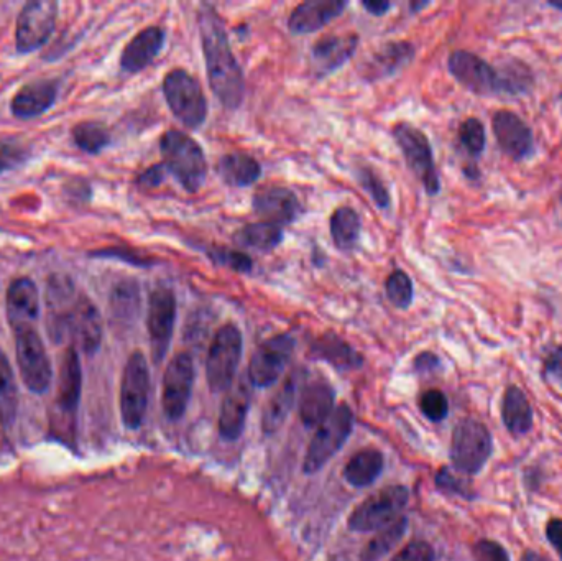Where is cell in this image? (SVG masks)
<instances>
[{"mask_svg":"<svg viewBox=\"0 0 562 561\" xmlns=\"http://www.w3.org/2000/svg\"><path fill=\"white\" fill-rule=\"evenodd\" d=\"M165 167L188 193L201 190L208 178V160L191 135L181 130H168L160 140Z\"/></svg>","mask_w":562,"mask_h":561,"instance_id":"obj_2","label":"cell"},{"mask_svg":"<svg viewBox=\"0 0 562 561\" xmlns=\"http://www.w3.org/2000/svg\"><path fill=\"white\" fill-rule=\"evenodd\" d=\"M475 561H510L507 550L493 540H479L472 548Z\"/></svg>","mask_w":562,"mask_h":561,"instance_id":"obj_49","label":"cell"},{"mask_svg":"<svg viewBox=\"0 0 562 561\" xmlns=\"http://www.w3.org/2000/svg\"><path fill=\"white\" fill-rule=\"evenodd\" d=\"M500 76V93L525 94L533 86V73L521 61L510 60L498 70Z\"/></svg>","mask_w":562,"mask_h":561,"instance_id":"obj_40","label":"cell"},{"mask_svg":"<svg viewBox=\"0 0 562 561\" xmlns=\"http://www.w3.org/2000/svg\"><path fill=\"white\" fill-rule=\"evenodd\" d=\"M244 341L234 323L222 326L212 339L206 359V379L212 392H226L234 384L239 369Z\"/></svg>","mask_w":562,"mask_h":561,"instance_id":"obj_5","label":"cell"},{"mask_svg":"<svg viewBox=\"0 0 562 561\" xmlns=\"http://www.w3.org/2000/svg\"><path fill=\"white\" fill-rule=\"evenodd\" d=\"M208 255L214 264L222 265L239 274H250L254 269V260L250 259V255L245 252L231 251L226 247L216 246L209 249Z\"/></svg>","mask_w":562,"mask_h":561,"instance_id":"obj_44","label":"cell"},{"mask_svg":"<svg viewBox=\"0 0 562 561\" xmlns=\"http://www.w3.org/2000/svg\"><path fill=\"white\" fill-rule=\"evenodd\" d=\"M73 282L66 275H53L47 287V330L55 343L68 336V320L78 300Z\"/></svg>","mask_w":562,"mask_h":561,"instance_id":"obj_17","label":"cell"},{"mask_svg":"<svg viewBox=\"0 0 562 561\" xmlns=\"http://www.w3.org/2000/svg\"><path fill=\"white\" fill-rule=\"evenodd\" d=\"M360 224L359 214L354 209L342 206L337 208L331 216L332 242L339 251H352L359 241Z\"/></svg>","mask_w":562,"mask_h":561,"instance_id":"obj_37","label":"cell"},{"mask_svg":"<svg viewBox=\"0 0 562 561\" xmlns=\"http://www.w3.org/2000/svg\"><path fill=\"white\" fill-rule=\"evenodd\" d=\"M165 45V30L160 27H148L137 33L120 56V68L125 73H139L145 70Z\"/></svg>","mask_w":562,"mask_h":561,"instance_id":"obj_23","label":"cell"},{"mask_svg":"<svg viewBox=\"0 0 562 561\" xmlns=\"http://www.w3.org/2000/svg\"><path fill=\"white\" fill-rule=\"evenodd\" d=\"M493 453V438L489 428L475 418L457 423L451 438V463L457 473L475 476L489 463Z\"/></svg>","mask_w":562,"mask_h":561,"instance_id":"obj_3","label":"cell"},{"mask_svg":"<svg viewBox=\"0 0 562 561\" xmlns=\"http://www.w3.org/2000/svg\"><path fill=\"white\" fill-rule=\"evenodd\" d=\"M28 157V147L17 139L0 140V173L19 167Z\"/></svg>","mask_w":562,"mask_h":561,"instance_id":"obj_46","label":"cell"},{"mask_svg":"<svg viewBox=\"0 0 562 561\" xmlns=\"http://www.w3.org/2000/svg\"><path fill=\"white\" fill-rule=\"evenodd\" d=\"M298 387H300V376L293 374V376L286 379L280 392L270 400L267 410L263 413V430L265 432H275V430L280 428L281 423L285 422V418L288 417V413L291 412V408L295 405Z\"/></svg>","mask_w":562,"mask_h":561,"instance_id":"obj_35","label":"cell"},{"mask_svg":"<svg viewBox=\"0 0 562 561\" xmlns=\"http://www.w3.org/2000/svg\"><path fill=\"white\" fill-rule=\"evenodd\" d=\"M19 408V390L9 357L0 349V423L9 428L14 425Z\"/></svg>","mask_w":562,"mask_h":561,"instance_id":"obj_36","label":"cell"},{"mask_svg":"<svg viewBox=\"0 0 562 561\" xmlns=\"http://www.w3.org/2000/svg\"><path fill=\"white\" fill-rule=\"evenodd\" d=\"M355 177L359 181L360 186L369 193L370 198L377 204L380 209L390 208L392 198H390V191L383 183L382 178L378 177L377 173L369 167H359L355 170Z\"/></svg>","mask_w":562,"mask_h":561,"instance_id":"obj_42","label":"cell"},{"mask_svg":"<svg viewBox=\"0 0 562 561\" xmlns=\"http://www.w3.org/2000/svg\"><path fill=\"white\" fill-rule=\"evenodd\" d=\"M436 560V553L434 548L424 540H415V542L408 543L403 550L392 558V561H434Z\"/></svg>","mask_w":562,"mask_h":561,"instance_id":"obj_47","label":"cell"},{"mask_svg":"<svg viewBox=\"0 0 562 561\" xmlns=\"http://www.w3.org/2000/svg\"><path fill=\"white\" fill-rule=\"evenodd\" d=\"M502 420L508 432L515 436L526 435L533 428L535 417L530 400L516 385H510L503 395Z\"/></svg>","mask_w":562,"mask_h":561,"instance_id":"obj_30","label":"cell"},{"mask_svg":"<svg viewBox=\"0 0 562 561\" xmlns=\"http://www.w3.org/2000/svg\"><path fill=\"white\" fill-rule=\"evenodd\" d=\"M234 242L244 249L270 252L283 242V229L270 223H252L234 234Z\"/></svg>","mask_w":562,"mask_h":561,"instance_id":"obj_34","label":"cell"},{"mask_svg":"<svg viewBox=\"0 0 562 561\" xmlns=\"http://www.w3.org/2000/svg\"><path fill=\"white\" fill-rule=\"evenodd\" d=\"M199 32L212 93L227 109H237L244 101V73L232 53L231 42L221 17L211 9L201 10Z\"/></svg>","mask_w":562,"mask_h":561,"instance_id":"obj_1","label":"cell"},{"mask_svg":"<svg viewBox=\"0 0 562 561\" xmlns=\"http://www.w3.org/2000/svg\"><path fill=\"white\" fill-rule=\"evenodd\" d=\"M385 468V459L377 450H362L355 453L344 468V479L354 487L374 484Z\"/></svg>","mask_w":562,"mask_h":561,"instance_id":"obj_32","label":"cell"},{"mask_svg":"<svg viewBox=\"0 0 562 561\" xmlns=\"http://www.w3.org/2000/svg\"><path fill=\"white\" fill-rule=\"evenodd\" d=\"M362 5H364V9L369 14L375 15V17H382L392 7V4L385 2V0H365V2H362Z\"/></svg>","mask_w":562,"mask_h":561,"instance_id":"obj_55","label":"cell"},{"mask_svg":"<svg viewBox=\"0 0 562 561\" xmlns=\"http://www.w3.org/2000/svg\"><path fill=\"white\" fill-rule=\"evenodd\" d=\"M194 362L188 353L176 354L166 367L163 377L162 405L166 418L180 420L193 394Z\"/></svg>","mask_w":562,"mask_h":561,"instance_id":"obj_14","label":"cell"},{"mask_svg":"<svg viewBox=\"0 0 562 561\" xmlns=\"http://www.w3.org/2000/svg\"><path fill=\"white\" fill-rule=\"evenodd\" d=\"M255 213L265 219V223L286 226L295 223L303 214V206L293 191L285 186H263L252 200Z\"/></svg>","mask_w":562,"mask_h":561,"instance_id":"obj_16","label":"cell"},{"mask_svg":"<svg viewBox=\"0 0 562 561\" xmlns=\"http://www.w3.org/2000/svg\"><path fill=\"white\" fill-rule=\"evenodd\" d=\"M336 392L323 379L308 382L300 395V418L306 428H319L334 412Z\"/></svg>","mask_w":562,"mask_h":561,"instance_id":"obj_24","label":"cell"},{"mask_svg":"<svg viewBox=\"0 0 562 561\" xmlns=\"http://www.w3.org/2000/svg\"><path fill=\"white\" fill-rule=\"evenodd\" d=\"M58 83L51 79H37L19 89L10 104L12 114L19 119H33L42 116L55 104Z\"/></svg>","mask_w":562,"mask_h":561,"instance_id":"obj_25","label":"cell"},{"mask_svg":"<svg viewBox=\"0 0 562 561\" xmlns=\"http://www.w3.org/2000/svg\"><path fill=\"white\" fill-rule=\"evenodd\" d=\"M520 561H551L548 557H544L543 553L535 552V550H526L521 555Z\"/></svg>","mask_w":562,"mask_h":561,"instance_id":"obj_56","label":"cell"},{"mask_svg":"<svg viewBox=\"0 0 562 561\" xmlns=\"http://www.w3.org/2000/svg\"><path fill=\"white\" fill-rule=\"evenodd\" d=\"M551 7H556V9L562 10V4H558V2H549Z\"/></svg>","mask_w":562,"mask_h":561,"instance_id":"obj_58","label":"cell"},{"mask_svg":"<svg viewBox=\"0 0 562 561\" xmlns=\"http://www.w3.org/2000/svg\"><path fill=\"white\" fill-rule=\"evenodd\" d=\"M68 336L78 343L86 354L96 353L102 341V318L91 300L79 295L68 320Z\"/></svg>","mask_w":562,"mask_h":561,"instance_id":"obj_20","label":"cell"},{"mask_svg":"<svg viewBox=\"0 0 562 561\" xmlns=\"http://www.w3.org/2000/svg\"><path fill=\"white\" fill-rule=\"evenodd\" d=\"M166 173H168V168L165 167V163H157L153 167L147 168L145 172L137 178V183L142 188H158L165 181Z\"/></svg>","mask_w":562,"mask_h":561,"instance_id":"obj_52","label":"cell"},{"mask_svg":"<svg viewBox=\"0 0 562 561\" xmlns=\"http://www.w3.org/2000/svg\"><path fill=\"white\" fill-rule=\"evenodd\" d=\"M217 173L226 185L245 188L258 181L262 175V167L247 153H227L217 163Z\"/></svg>","mask_w":562,"mask_h":561,"instance_id":"obj_31","label":"cell"},{"mask_svg":"<svg viewBox=\"0 0 562 561\" xmlns=\"http://www.w3.org/2000/svg\"><path fill=\"white\" fill-rule=\"evenodd\" d=\"M352 428H354V415L351 408L346 404L334 408L331 417L318 428V432L311 440L303 466L305 473L314 474L318 473L319 469H323L324 464L346 445Z\"/></svg>","mask_w":562,"mask_h":561,"instance_id":"obj_9","label":"cell"},{"mask_svg":"<svg viewBox=\"0 0 562 561\" xmlns=\"http://www.w3.org/2000/svg\"><path fill=\"white\" fill-rule=\"evenodd\" d=\"M347 7L346 0H308L291 12L288 28L295 35L318 32L337 19Z\"/></svg>","mask_w":562,"mask_h":561,"instance_id":"obj_22","label":"cell"},{"mask_svg":"<svg viewBox=\"0 0 562 561\" xmlns=\"http://www.w3.org/2000/svg\"><path fill=\"white\" fill-rule=\"evenodd\" d=\"M150 395V372L148 362L140 351L132 354L125 364L120 384V415L129 430L142 427L147 415Z\"/></svg>","mask_w":562,"mask_h":561,"instance_id":"obj_7","label":"cell"},{"mask_svg":"<svg viewBox=\"0 0 562 561\" xmlns=\"http://www.w3.org/2000/svg\"><path fill=\"white\" fill-rule=\"evenodd\" d=\"M359 45V37L334 35L319 40L311 50V70L316 78H326L351 60Z\"/></svg>","mask_w":562,"mask_h":561,"instance_id":"obj_21","label":"cell"},{"mask_svg":"<svg viewBox=\"0 0 562 561\" xmlns=\"http://www.w3.org/2000/svg\"><path fill=\"white\" fill-rule=\"evenodd\" d=\"M163 93L173 116L188 127L199 129L208 117V99L198 79L185 70H173L165 76Z\"/></svg>","mask_w":562,"mask_h":561,"instance_id":"obj_4","label":"cell"},{"mask_svg":"<svg viewBox=\"0 0 562 561\" xmlns=\"http://www.w3.org/2000/svg\"><path fill=\"white\" fill-rule=\"evenodd\" d=\"M406 527H408V520H406V517H400V519L395 520L393 524L387 525L385 529L380 530V532L367 543V547H365L364 552H362V561L382 560V558L400 542L401 538H403Z\"/></svg>","mask_w":562,"mask_h":561,"instance_id":"obj_38","label":"cell"},{"mask_svg":"<svg viewBox=\"0 0 562 561\" xmlns=\"http://www.w3.org/2000/svg\"><path fill=\"white\" fill-rule=\"evenodd\" d=\"M83 371L79 362L78 351L68 348L61 357L60 377H58V402L66 412H74L81 399Z\"/></svg>","mask_w":562,"mask_h":561,"instance_id":"obj_29","label":"cell"},{"mask_svg":"<svg viewBox=\"0 0 562 561\" xmlns=\"http://www.w3.org/2000/svg\"><path fill=\"white\" fill-rule=\"evenodd\" d=\"M436 486L441 491L456 494V496L464 497V499H472V489L464 479H459L449 471V469H441L436 476Z\"/></svg>","mask_w":562,"mask_h":561,"instance_id":"obj_48","label":"cell"},{"mask_svg":"<svg viewBox=\"0 0 562 561\" xmlns=\"http://www.w3.org/2000/svg\"><path fill=\"white\" fill-rule=\"evenodd\" d=\"M544 374L562 389V348H553L544 359Z\"/></svg>","mask_w":562,"mask_h":561,"instance_id":"obj_51","label":"cell"},{"mask_svg":"<svg viewBox=\"0 0 562 561\" xmlns=\"http://www.w3.org/2000/svg\"><path fill=\"white\" fill-rule=\"evenodd\" d=\"M420 408L424 417L431 422H443L449 413V402L441 390H426L420 397Z\"/></svg>","mask_w":562,"mask_h":561,"instance_id":"obj_45","label":"cell"},{"mask_svg":"<svg viewBox=\"0 0 562 561\" xmlns=\"http://www.w3.org/2000/svg\"><path fill=\"white\" fill-rule=\"evenodd\" d=\"M393 137L397 140L406 165L413 175L421 181L424 191L429 196L438 195L441 191L436 163H434L433 149L428 137L418 127L411 126L408 122H400L393 129Z\"/></svg>","mask_w":562,"mask_h":561,"instance_id":"obj_8","label":"cell"},{"mask_svg":"<svg viewBox=\"0 0 562 561\" xmlns=\"http://www.w3.org/2000/svg\"><path fill=\"white\" fill-rule=\"evenodd\" d=\"M385 292H387L388 300L400 310L410 308L413 297H415L413 282L403 270H395L388 275L387 282H385Z\"/></svg>","mask_w":562,"mask_h":561,"instance_id":"obj_41","label":"cell"},{"mask_svg":"<svg viewBox=\"0 0 562 561\" xmlns=\"http://www.w3.org/2000/svg\"><path fill=\"white\" fill-rule=\"evenodd\" d=\"M546 538L562 561V519H551L546 525Z\"/></svg>","mask_w":562,"mask_h":561,"instance_id":"obj_53","label":"cell"},{"mask_svg":"<svg viewBox=\"0 0 562 561\" xmlns=\"http://www.w3.org/2000/svg\"><path fill=\"white\" fill-rule=\"evenodd\" d=\"M250 389L245 382L232 385L227 390L219 415V435L227 441H235L242 435L250 407Z\"/></svg>","mask_w":562,"mask_h":561,"instance_id":"obj_26","label":"cell"},{"mask_svg":"<svg viewBox=\"0 0 562 561\" xmlns=\"http://www.w3.org/2000/svg\"><path fill=\"white\" fill-rule=\"evenodd\" d=\"M439 367H441V359H439L436 354L421 353L420 356L415 359V369L421 372V374H424V372L438 371Z\"/></svg>","mask_w":562,"mask_h":561,"instance_id":"obj_54","label":"cell"},{"mask_svg":"<svg viewBox=\"0 0 562 561\" xmlns=\"http://www.w3.org/2000/svg\"><path fill=\"white\" fill-rule=\"evenodd\" d=\"M311 354L316 359L326 361L339 371H352L362 366V356H360L351 344L339 338L337 334L326 333L321 338L314 341L311 346Z\"/></svg>","mask_w":562,"mask_h":561,"instance_id":"obj_28","label":"cell"},{"mask_svg":"<svg viewBox=\"0 0 562 561\" xmlns=\"http://www.w3.org/2000/svg\"><path fill=\"white\" fill-rule=\"evenodd\" d=\"M415 58V47L410 42H390L374 51L365 63L364 76L370 81L388 78L405 68Z\"/></svg>","mask_w":562,"mask_h":561,"instance_id":"obj_27","label":"cell"},{"mask_svg":"<svg viewBox=\"0 0 562 561\" xmlns=\"http://www.w3.org/2000/svg\"><path fill=\"white\" fill-rule=\"evenodd\" d=\"M112 320L120 325H129L139 316L140 288L135 280H122L117 283L109 300Z\"/></svg>","mask_w":562,"mask_h":561,"instance_id":"obj_33","label":"cell"},{"mask_svg":"<svg viewBox=\"0 0 562 561\" xmlns=\"http://www.w3.org/2000/svg\"><path fill=\"white\" fill-rule=\"evenodd\" d=\"M426 5H428V2H413V4H411L410 7L411 10H413V12H418V10L424 9Z\"/></svg>","mask_w":562,"mask_h":561,"instance_id":"obj_57","label":"cell"},{"mask_svg":"<svg viewBox=\"0 0 562 561\" xmlns=\"http://www.w3.org/2000/svg\"><path fill=\"white\" fill-rule=\"evenodd\" d=\"M73 140L83 152L97 155L111 144V132L101 122H81L78 126H74Z\"/></svg>","mask_w":562,"mask_h":561,"instance_id":"obj_39","label":"cell"},{"mask_svg":"<svg viewBox=\"0 0 562 561\" xmlns=\"http://www.w3.org/2000/svg\"><path fill=\"white\" fill-rule=\"evenodd\" d=\"M58 17V4L51 0H33L24 5L17 20L15 45L19 53H32L48 42Z\"/></svg>","mask_w":562,"mask_h":561,"instance_id":"obj_11","label":"cell"},{"mask_svg":"<svg viewBox=\"0 0 562 561\" xmlns=\"http://www.w3.org/2000/svg\"><path fill=\"white\" fill-rule=\"evenodd\" d=\"M176 321V298L170 288L158 287L148 298V336L152 344V356L155 364L165 359L170 349Z\"/></svg>","mask_w":562,"mask_h":561,"instance_id":"obj_13","label":"cell"},{"mask_svg":"<svg viewBox=\"0 0 562 561\" xmlns=\"http://www.w3.org/2000/svg\"><path fill=\"white\" fill-rule=\"evenodd\" d=\"M493 134L505 155L520 162L535 152V137L530 127L512 111H498L492 119Z\"/></svg>","mask_w":562,"mask_h":561,"instance_id":"obj_18","label":"cell"},{"mask_svg":"<svg viewBox=\"0 0 562 561\" xmlns=\"http://www.w3.org/2000/svg\"><path fill=\"white\" fill-rule=\"evenodd\" d=\"M15 353L20 376L27 389L33 394H45L50 389L53 369L45 344L37 331L33 328L15 331Z\"/></svg>","mask_w":562,"mask_h":561,"instance_id":"obj_10","label":"cell"},{"mask_svg":"<svg viewBox=\"0 0 562 561\" xmlns=\"http://www.w3.org/2000/svg\"><path fill=\"white\" fill-rule=\"evenodd\" d=\"M447 66L451 75L477 96H492L500 93L498 70L489 65L484 58L466 50H457L449 56Z\"/></svg>","mask_w":562,"mask_h":561,"instance_id":"obj_15","label":"cell"},{"mask_svg":"<svg viewBox=\"0 0 562 561\" xmlns=\"http://www.w3.org/2000/svg\"><path fill=\"white\" fill-rule=\"evenodd\" d=\"M40 313V295L33 280L20 277L10 283L7 290V318L12 330L33 328Z\"/></svg>","mask_w":562,"mask_h":561,"instance_id":"obj_19","label":"cell"},{"mask_svg":"<svg viewBox=\"0 0 562 561\" xmlns=\"http://www.w3.org/2000/svg\"><path fill=\"white\" fill-rule=\"evenodd\" d=\"M93 257H106V259H119L124 260L127 264L135 265V267H152L153 259L145 257V255L137 254V252L129 251V249H102V251L93 252Z\"/></svg>","mask_w":562,"mask_h":561,"instance_id":"obj_50","label":"cell"},{"mask_svg":"<svg viewBox=\"0 0 562 561\" xmlns=\"http://www.w3.org/2000/svg\"><path fill=\"white\" fill-rule=\"evenodd\" d=\"M410 501V491L405 486H388L365 499L352 512L349 529L354 532H377L400 519Z\"/></svg>","mask_w":562,"mask_h":561,"instance_id":"obj_6","label":"cell"},{"mask_svg":"<svg viewBox=\"0 0 562 561\" xmlns=\"http://www.w3.org/2000/svg\"><path fill=\"white\" fill-rule=\"evenodd\" d=\"M295 351L290 334H277L258 346L250 359L249 379L258 389H265L280 379Z\"/></svg>","mask_w":562,"mask_h":561,"instance_id":"obj_12","label":"cell"},{"mask_svg":"<svg viewBox=\"0 0 562 561\" xmlns=\"http://www.w3.org/2000/svg\"><path fill=\"white\" fill-rule=\"evenodd\" d=\"M459 140L470 157L479 158L485 150L484 124L475 117H469L459 127Z\"/></svg>","mask_w":562,"mask_h":561,"instance_id":"obj_43","label":"cell"}]
</instances>
